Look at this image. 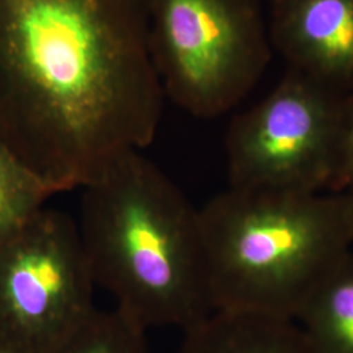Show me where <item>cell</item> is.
<instances>
[{"label": "cell", "mask_w": 353, "mask_h": 353, "mask_svg": "<svg viewBox=\"0 0 353 353\" xmlns=\"http://www.w3.org/2000/svg\"><path fill=\"white\" fill-rule=\"evenodd\" d=\"M164 97L147 0H0V141L52 194L148 147Z\"/></svg>", "instance_id": "obj_1"}, {"label": "cell", "mask_w": 353, "mask_h": 353, "mask_svg": "<svg viewBox=\"0 0 353 353\" xmlns=\"http://www.w3.org/2000/svg\"><path fill=\"white\" fill-rule=\"evenodd\" d=\"M77 228L96 285L141 327L186 331L214 313L199 210L140 151L83 189Z\"/></svg>", "instance_id": "obj_2"}, {"label": "cell", "mask_w": 353, "mask_h": 353, "mask_svg": "<svg viewBox=\"0 0 353 353\" xmlns=\"http://www.w3.org/2000/svg\"><path fill=\"white\" fill-rule=\"evenodd\" d=\"M199 214L214 312L294 322L353 245L344 194L229 188Z\"/></svg>", "instance_id": "obj_3"}, {"label": "cell", "mask_w": 353, "mask_h": 353, "mask_svg": "<svg viewBox=\"0 0 353 353\" xmlns=\"http://www.w3.org/2000/svg\"><path fill=\"white\" fill-rule=\"evenodd\" d=\"M165 96L198 118L237 106L271 61L261 0H147Z\"/></svg>", "instance_id": "obj_4"}, {"label": "cell", "mask_w": 353, "mask_h": 353, "mask_svg": "<svg viewBox=\"0 0 353 353\" xmlns=\"http://www.w3.org/2000/svg\"><path fill=\"white\" fill-rule=\"evenodd\" d=\"M71 217L42 208L0 245V350L52 353L97 310Z\"/></svg>", "instance_id": "obj_5"}, {"label": "cell", "mask_w": 353, "mask_h": 353, "mask_svg": "<svg viewBox=\"0 0 353 353\" xmlns=\"http://www.w3.org/2000/svg\"><path fill=\"white\" fill-rule=\"evenodd\" d=\"M341 96L294 70L228 130L229 188L328 192Z\"/></svg>", "instance_id": "obj_6"}, {"label": "cell", "mask_w": 353, "mask_h": 353, "mask_svg": "<svg viewBox=\"0 0 353 353\" xmlns=\"http://www.w3.org/2000/svg\"><path fill=\"white\" fill-rule=\"evenodd\" d=\"M271 42L292 70L341 97L353 93V0H278Z\"/></svg>", "instance_id": "obj_7"}, {"label": "cell", "mask_w": 353, "mask_h": 353, "mask_svg": "<svg viewBox=\"0 0 353 353\" xmlns=\"http://www.w3.org/2000/svg\"><path fill=\"white\" fill-rule=\"evenodd\" d=\"M178 353H314L293 321L216 310L185 331Z\"/></svg>", "instance_id": "obj_8"}, {"label": "cell", "mask_w": 353, "mask_h": 353, "mask_svg": "<svg viewBox=\"0 0 353 353\" xmlns=\"http://www.w3.org/2000/svg\"><path fill=\"white\" fill-rule=\"evenodd\" d=\"M314 353H353V254L310 294L297 316Z\"/></svg>", "instance_id": "obj_9"}, {"label": "cell", "mask_w": 353, "mask_h": 353, "mask_svg": "<svg viewBox=\"0 0 353 353\" xmlns=\"http://www.w3.org/2000/svg\"><path fill=\"white\" fill-rule=\"evenodd\" d=\"M51 190L0 141V245L37 214Z\"/></svg>", "instance_id": "obj_10"}, {"label": "cell", "mask_w": 353, "mask_h": 353, "mask_svg": "<svg viewBox=\"0 0 353 353\" xmlns=\"http://www.w3.org/2000/svg\"><path fill=\"white\" fill-rule=\"evenodd\" d=\"M145 331L118 307L96 310L52 353H147Z\"/></svg>", "instance_id": "obj_11"}, {"label": "cell", "mask_w": 353, "mask_h": 353, "mask_svg": "<svg viewBox=\"0 0 353 353\" xmlns=\"http://www.w3.org/2000/svg\"><path fill=\"white\" fill-rule=\"evenodd\" d=\"M328 192L353 196V93L341 99L332 176Z\"/></svg>", "instance_id": "obj_12"}, {"label": "cell", "mask_w": 353, "mask_h": 353, "mask_svg": "<svg viewBox=\"0 0 353 353\" xmlns=\"http://www.w3.org/2000/svg\"><path fill=\"white\" fill-rule=\"evenodd\" d=\"M350 196V195H348ZM351 198V203H352V223H353V196H350Z\"/></svg>", "instance_id": "obj_13"}, {"label": "cell", "mask_w": 353, "mask_h": 353, "mask_svg": "<svg viewBox=\"0 0 353 353\" xmlns=\"http://www.w3.org/2000/svg\"><path fill=\"white\" fill-rule=\"evenodd\" d=\"M0 353H11V352H7V351H3V350H0Z\"/></svg>", "instance_id": "obj_14"}, {"label": "cell", "mask_w": 353, "mask_h": 353, "mask_svg": "<svg viewBox=\"0 0 353 353\" xmlns=\"http://www.w3.org/2000/svg\"><path fill=\"white\" fill-rule=\"evenodd\" d=\"M271 1H272V3H276V1H278V0H271Z\"/></svg>", "instance_id": "obj_15"}]
</instances>
